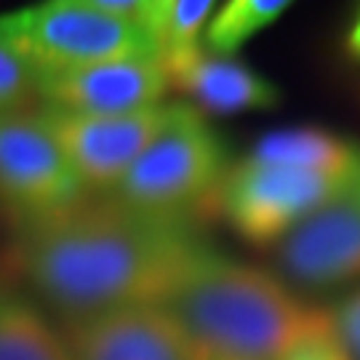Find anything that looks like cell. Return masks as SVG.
<instances>
[{
    "instance_id": "cell-1",
    "label": "cell",
    "mask_w": 360,
    "mask_h": 360,
    "mask_svg": "<svg viewBox=\"0 0 360 360\" xmlns=\"http://www.w3.org/2000/svg\"><path fill=\"white\" fill-rule=\"evenodd\" d=\"M214 248L195 224L155 217L112 195L86 198L40 221L19 224L11 245L16 275L65 318L163 304Z\"/></svg>"
},
{
    "instance_id": "cell-2",
    "label": "cell",
    "mask_w": 360,
    "mask_h": 360,
    "mask_svg": "<svg viewBox=\"0 0 360 360\" xmlns=\"http://www.w3.org/2000/svg\"><path fill=\"white\" fill-rule=\"evenodd\" d=\"M163 307L208 360H283L334 326L331 312L307 307L275 275L206 254Z\"/></svg>"
},
{
    "instance_id": "cell-3",
    "label": "cell",
    "mask_w": 360,
    "mask_h": 360,
    "mask_svg": "<svg viewBox=\"0 0 360 360\" xmlns=\"http://www.w3.org/2000/svg\"><path fill=\"white\" fill-rule=\"evenodd\" d=\"M227 171L224 142L203 112L193 104H171L168 123L112 198L155 217L193 224L195 219L217 214Z\"/></svg>"
},
{
    "instance_id": "cell-4",
    "label": "cell",
    "mask_w": 360,
    "mask_h": 360,
    "mask_svg": "<svg viewBox=\"0 0 360 360\" xmlns=\"http://www.w3.org/2000/svg\"><path fill=\"white\" fill-rule=\"evenodd\" d=\"M0 49L32 77L123 56H153L142 27L102 11L96 0H49L0 13Z\"/></svg>"
},
{
    "instance_id": "cell-5",
    "label": "cell",
    "mask_w": 360,
    "mask_h": 360,
    "mask_svg": "<svg viewBox=\"0 0 360 360\" xmlns=\"http://www.w3.org/2000/svg\"><path fill=\"white\" fill-rule=\"evenodd\" d=\"M345 179L243 158L230 166L221 181L217 214L248 243H281L309 214H315Z\"/></svg>"
},
{
    "instance_id": "cell-6",
    "label": "cell",
    "mask_w": 360,
    "mask_h": 360,
    "mask_svg": "<svg viewBox=\"0 0 360 360\" xmlns=\"http://www.w3.org/2000/svg\"><path fill=\"white\" fill-rule=\"evenodd\" d=\"M86 198L89 190L38 112H0V203L19 224L62 214Z\"/></svg>"
},
{
    "instance_id": "cell-7",
    "label": "cell",
    "mask_w": 360,
    "mask_h": 360,
    "mask_svg": "<svg viewBox=\"0 0 360 360\" xmlns=\"http://www.w3.org/2000/svg\"><path fill=\"white\" fill-rule=\"evenodd\" d=\"M38 115L65 150L89 195H112L168 123L171 104L120 115L70 112L40 104Z\"/></svg>"
},
{
    "instance_id": "cell-8",
    "label": "cell",
    "mask_w": 360,
    "mask_h": 360,
    "mask_svg": "<svg viewBox=\"0 0 360 360\" xmlns=\"http://www.w3.org/2000/svg\"><path fill=\"white\" fill-rule=\"evenodd\" d=\"M283 270L299 285L334 288L360 278V163L315 214L278 243Z\"/></svg>"
},
{
    "instance_id": "cell-9",
    "label": "cell",
    "mask_w": 360,
    "mask_h": 360,
    "mask_svg": "<svg viewBox=\"0 0 360 360\" xmlns=\"http://www.w3.org/2000/svg\"><path fill=\"white\" fill-rule=\"evenodd\" d=\"M59 334L72 360H206L163 304L65 318Z\"/></svg>"
},
{
    "instance_id": "cell-10",
    "label": "cell",
    "mask_w": 360,
    "mask_h": 360,
    "mask_svg": "<svg viewBox=\"0 0 360 360\" xmlns=\"http://www.w3.org/2000/svg\"><path fill=\"white\" fill-rule=\"evenodd\" d=\"M171 86L155 56H123L96 65L35 77V96L43 107L120 115L160 107Z\"/></svg>"
},
{
    "instance_id": "cell-11",
    "label": "cell",
    "mask_w": 360,
    "mask_h": 360,
    "mask_svg": "<svg viewBox=\"0 0 360 360\" xmlns=\"http://www.w3.org/2000/svg\"><path fill=\"white\" fill-rule=\"evenodd\" d=\"M171 91H181L211 115H235L254 110H275L281 104L278 86L257 70L206 49L163 67Z\"/></svg>"
},
{
    "instance_id": "cell-12",
    "label": "cell",
    "mask_w": 360,
    "mask_h": 360,
    "mask_svg": "<svg viewBox=\"0 0 360 360\" xmlns=\"http://www.w3.org/2000/svg\"><path fill=\"white\" fill-rule=\"evenodd\" d=\"M248 158L345 179L360 163V147L323 129H283L262 136Z\"/></svg>"
},
{
    "instance_id": "cell-13",
    "label": "cell",
    "mask_w": 360,
    "mask_h": 360,
    "mask_svg": "<svg viewBox=\"0 0 360 360\" xmlns=\"http://www.w3.org/2000/svg\"><path fill=\"white\" fill-rule=\"evenodd\" d=\"M214 11L217 6L208 0H150L142 30L158 65L168 67L200 51Z\"/></svg>"
},
{
    "instance_id": "cell-14",
    "label": "cell",
    "mask_w": 360,
    "mask_h": 360,
    "mask_svg": "<svg viewBox=\"0 0 360 360\" xmlns=\"http://www.w3.org/2000/svg\"><path fill=\"white\" fill-rule=\"evenodd\" d=\"M0 360H72L59 328L27 296L0 291Z\"/></svg>"
},
{
    "instance_id": "cell-15",
    "label": "cell",
    "mask_w": 360,
    "mask_h": 360,
    "mask_svg": "<svg viewBox=\"0 0 360 360\" xmlns=\"http://www.w3.org/2000/svg\"><path fill=\"white\" fill-rule=\"evenodd\" d=\"M288 11L285 0H230L219 6L203 35V49L219 56H232Z\"/></svg>"
},
{
    "instance_id": "cell-16",
    "label": "cell",
    "mask_w": 360,
    "mask_h": 360,
    "mask_svg": "<svg viewBox=\"0 0 360 360\" xmlns=\"http://www.w3.org/2000/svg\"><path fill=\"white\" fill-rule=\"evenodd\" d=\"M35 94V77L16 56L0 49V112L25 110L30 96Z\"/></svg>"
},
{
    "instance_id": "cell-17",
    "label": "cell",
    "mask_w": 360,
    "mask_h": 360,
    "mask_svg": "<svg viewBox=\"0 0 360 360\" xmlns=\"http://www.w3.org/2000/svg\"><path fill=\"white\" fill-rule=\"evenodd\" d=\"M331 315H334L336 334L349 352V358L360 360V288L352 291Z\"/></svg>"
},
{
    "instance_id": "cell-18",
    "label": "cell",
    "mask_w": 360,
    "mask_h": 360,
    "mask_svg": "<svg viewBox=\"0 0 360 360\" xmlns=\"http://www.w3.org/2000/svg\"><path fill=\"white\" fill-rule=\"evenodd\" d=\"M331 318H334V315H331ZM283 360H352V358H349V352L345 349V345H342L336 328L331 326L328 331H323V334L307 339L304 345H299V347Z\"/></svg>"
},
{
    "instance_id": "cell-19",
    "label": "cell",
    "mask_w": 360,
    "mask_h": 360,
    "mask_svg": "<svg viewBox=\"0 0 360 360\" xmlns=\"http://www.w3.org/2000/svg\"><path fill=\"white\" fill-rule=\"evenodd\" d=\"M345 46H347V53H349V56L360 62V13H358V19H355V22L349 25L347 38H345Z\"/></svg>"
},
{
    "instance_id": "cell-20",
    "label": "cell",
    "mask_w": 360,
    "mask_h": 360,
    "mask_svg": "<svg viewBox=\"0 0 360 360\" xmlns=\"http://www.w3.org/2000/svg\"><path fill=\"white\" fill-rule=\"evenodd\" d=\"M206 360H208V358H206Z\"/></svg>"
}]
</instances>
